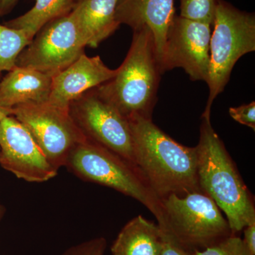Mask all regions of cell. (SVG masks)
<instances>
[{
	"label": "cell",
	"mask_w": 255,
	"mask_h": 255,
	"mask_svg": "<svg viewBox=\"0 0 255 255\" xmlns=\"http://www.w3.org/2000/svg\"><path fill=\"white\" fill-rule=\"evenodd\" d=\"M5 212V209L4 206L1 205V204H0V221H1V218L3 217V216H4Z\"/></svg>",
	"instance_id": "cell-26"
},
{
	"label": "cell",
	"mask_w": 255,
	"mask_h": 255,
	"mask_svg": "<svg viewBox=\"0 0 255 255\" xmlns=\"http://www.w3.org/2000/svg\"><path fill=\"white\" fill-rule=\"evenodd\" d=\"M6 114L14 117L27 129L58 171L65 166L74 147L86 139L74 123L68 109L48 102L18 106Z\"/></svg>",
	"instance_id": "cell-7"
},
{
	"label": "cell",
	"mask_w": 255,
	"mask_h": 255,
	"mask_svg": "<svg viewBox=\"0 0 255 255\" xmlns=\"http://www.w3.org/2000/svg\"><path fill=\"white\" fill-rule=\"evenodd\" d=\"M118 0H78L71 14L85 47L97 48L118 29Z\"/></svg>",
	"instance_id": "cell-15"
},
{
	"label": "cell",
	"mask_w": 255,
	"mask_h": 255,
	"mask_svg": "<svg viewBox=\"0 0 255 255\" xmlns=\"http://www.w3.org/2000/svg\"><path fill=\"white\" fill-rule=\"evenodd\" d=\"M135 164L159 199L199 191L196 147L181 145L159 128L151 118L128 119Z\"/></svg>",
	"instance_id": "cell-1"
},
{
	"label": "cell",
	"mask_w": 255,
	"mask_h": 255,
	"mask_svg": "<svg viewBox=\"0 0 255 255\" xmlns=\"http://www.w3.org/2000/svg\"><path fill=\"white\" fill-rule=\"evenodd\" d=\"M78 0H35L24 14L4 23L8 27L23 30L32 40L46 23L70 14Z\"/></svg>",
	"instance_id": "cell-17"
},
{
	"label": "cell",
	"mask_w": 255,
	"mask_h": 255,
	"mask_svg": "<svg viewBox=\"0 0 255 255\" xmlns=\"http://www.w3.org/2000/svg\"><path fill=\"white\" fill-rule=\"evenodd\" d=\"M244 238L243 241L245 246L252 254L255 255V223L250 225L243 229Z\"/></svg>",
	"instance_id": "cell-24"
},
{
	"label": "cell",
	"mask_w": 255,
	"mask_h": 255,
	"mask_svg": "<svg viewBox=\"0 0 255 255\" xmlns=\"http://www.w3.org/2000/svg\"><path fill=\"white\" fill-rule=\"evenodd\" d=\"M213 26L206 82L209 96L202 115L205 118H211L215 99L224 90L238 60L255 50L254 13L241 11L227 1L220 0Z\"/></svg>",
	"instance_id": "cell-5"
},
{
	"label": "cell",
	"mask_w": 255,
	"mask_h": 255,
	"mask_svg": "<svg viewBox=\"0 0 255 255\" xmlns=\"http://www.w3.org/2000/svg\"><path fill=\"white\" fill-rule=\"evenodd\" d=\"M19 0H0V16L9 13Z\"/></svg>",
	"instance_id": "cell-25"
},
{
	"label": "cell",
	"mask_w": 255,
	"mask_h": 255,
	"mask_svg": "<svg viewBox=\"0 0 255 255\" xmlns=\"http://www.w3.org/2000/svg\"><path fill=\"white\" fill-rule=\"evenodd\" d=\"M164 233L157 223L136 216L122 228L112 247L113 255H160Z\"/></svg>",
	"instance_id": "cell-16"
},
{
	"label": "cell",
	"mask_w": 255,
	"mask_h": 255,
	"mask_svg": "<svg viewBox=\"0 0 255 255\" xmlns=\"http://www.w3.org/2000/svg\"><path fill=\"white\" fill-rule=\"evenodd\" d=\"M0 165L28 182H48L58 174L27 129L5 114L0 119Z\"/></svg>",
	"instance_id": "cell-11"
},
{
	"label": "cell",
	"mask_w": 255,
	"mask_h": 255,
	"mask_svg": "<svg viewBox=\"0 0 255 255\" xmlns=\"http://www.w3.org/2000/svg\"><path fill=\"white\" fill-rule=\"evenodd\" d=\"M160 255H193V253L179 246L170 236L164 233L163 248Z\"/></svg>",
	"instance_id": "cell-23"
},
{
	"label": "cell",
	"mask_w": 255,
	"mask_h": 255,
	"mask_svg": "<svg viewBox=\"0 0 255 255\" xmlns=\"http://www.w3.org/2000/svg\"><path fill=\"white\" fill-rule=\"evenodd\" d=\"M65 167L82 180L112 188L141 203L164 231L165 216L162 200L138 169L127 159L86 138L70 152Z\"/></svg>",
	"instance_id": "cell-4"
},
{
	"label": "cell",
	"mask_w": 255,
	"mask_h": 255,
	"mask_svg": "<svg viewBox=\"0 0 255 255\" xmlns=\"http://www.w3.org/2000/svg\"><path fill=\"white\" fill-rule=\"evenodd\" d=\"M229 114L238 123L247 126L255 130V102H252L248 105L231 107Z\"/></svg>",
	"instance_id": "cell-22"
},
{
	"label": "cell",
	"mask_w": 255,
	"mask_h": 255,
	"mask_svg": "<svg viewBox=\"0 0 255 255\" xmlns=\"http://www.w3.org/2000/svg\"><path fill=\"white\" fill-rule=\"evenodd\" d=\"M68 112L86 138L104 146L135 166L128 120L104 100L96 88L70 102Z\"/></svg>",
	"instance_id": "cell-8"
},
{
	"label": "cell",
	"mask_w": 255,
	"mask_h": 255,
	"mask_svg": "<svg viewBox=\"0 0 255 255\" xmlns=\"http://www.w3.org/2000/svg\"><path fill=\"white\" fill-rule=\"evenodd\" d=\"M211 25L174 16L166 37L160 65L162 73L182 68L194 81L209 75Z\"/></svg>",
	"instance_id": "cell-10"
},
{
	"label": "cell",
	"mask_w": 255,
	"mask_h": 255,
	"mask_svg": "<svg viewBox=\"0 0 255 255\" xmlns=\"http://www.w3.org/2000/svg\"><path fill=\"white\" fill-rule=\"evenodd\" d=\"M85 46L71 12L46 23L16 60V66L56 75L81 55Z\"/></svg>",
	"instance_id": "cell-9"
},
{
	"label": "cell",
	"mask_w": 255,
	"mask_h": 255,
	"mask_svg": "<svg viewBox=\"0 0 255 255\" xmlns=\"http://www.w3.org/2000/svg\"><path fill=\"white\" fill-rule=\"evenodd\" d=\"M116 74L117 69L107 67L100 55L89 57L85 53L53 77L48 102L68 109L70 102L109 81Z\"/></svg>",
	"instance_id": "cell-12"
},
{
	"label": "cell",
	"mask_w": 255,
	"mask_h": 255,
	"mask_svg": "<svg viewBox=\"0 0 255 255\" xmlns=\"http://www.w3.org/2000/svg\"><path fill=\"white\" fill-rule=\"evenodd\" d=\"M4 114L2 112H1V110H0V119H1V115Z\"/></svg>",
	"instance_id": "cell-27"
},
{
	"label": "cell",
	"mask_w": 255,
	"mask_h": 255,
	"mask_svg": "<svg viewBox=\"0 0 255 255\" xmlns=\"http://www.w3.org/2000/svg\"><path fill=\"white\" fill-rule=\"evenodd\" d=\"M201 118L200 137L196 146L199 188L224 212L231 233L236 235L255 223L254 201L213 128L211 118Z\"/></svg>",
	"instance_id": "cell-2"
},
{
	"label": "cell",
	"mask_w": 255,
	"mask_h": 255,
	"mask_svg": "<svg viewBox=\"0 0 255 255\" xmlns=\"http://www.w3.org/2000/svg\"><path fill=\"white\" fill-rule=\"evenodd\" d=\"M162 74L153 35L145 26L133 31L131 45L115 76L96 90L127 119L151 118Z\"/></svg>",
	"instance_id": "cell-3"
},
{
	"label": "cell",
	"mask_w": 255,
	"mask_h": 255,
	"mask_svg": "<svg viewBox=\"0 0 255 255\" xmlns=\"http://www.w3.org/2000/svg\"><path fill=\"white\" fill-rule=\"evenodd\" d=\"M31 40L23 30L0 24V77L16 66V60Z\"/></svg>",
	"instance_id": "cell-18"
},
{
	"label": "cell",
	"mask_w": 255,
	"mask_h": 255,
	"mask_svg": "<svg viewBox=\"0 0 255 255\" xmlns=\"http://www.w3.org/2000/svg\"><path fill=\"white\" fill-rule=\"evenodd\" d=\"M174 12V0H118L115 16L120 24L130 26L132 31L145 26L150 30L160 63Z\"/></svg>",
	"instance_id": "cell-13"
},
{
	"label": "cell",
	"mask_w": 255,
	"mask_h": 255,
	"mask_svg": "<svg viewBox=\"0 0 255 255\" xmlns=\"http://www.w3.org/2000/svg\"><path fill=\"white\" fill-rule=\"evenodd\" d=\"M107 247L105 238H97L71 247L62 255H104Z\"/></svg>",
	"instance_id": "cell-21"
},
{
	"label": "cell",
	"mask_w": 255,
	"mask_h": 255,
	"mask_svg": "<svg viewBox=\"0 0 255 255\" xmlns=\"http://www.w3.org/2000/svg\"><path fill=\"white\" fill-rule=\"evenodd\" d=\"M162 203L165 216L163 232L191 253L232 234L219 206L201 191L184 196L171 194Z\"/></svg>",
	"instance_id": "cell-6"
},
{
	"label": "cell",
	"mask_w": 255,
	"mask_h": 255,
	"mask_svg": "<svg viewBox=\"0 0 255 255\" xmlns=\"http://www.w3.org/2000/svg\"><path fill=\"white\" fill-rule=\"evenodd\" d=\"M220 0H181L182 17L213 26Z\"/></svg>",
	"instance_id": "cell-19"
},
{
	"label": "cell",
	"mask_w": 255,
	"mask_h": 255,
	"mask_svg": "<svg viewBox=\"0 0 255 255\" xmlns=\"http://www.w3.org/2000/svg\"><path fill=\"white\" fill-rule=\"evenodd\" d=\"M193 255H254L248 251L243 239L231 234L212 246L201 251L194 252Z\"/></svg>",
	"instance_id": "cell-20"
},
{
	"label": "cell",
	"mask_w": 255,
	"mask_h": 255,
	"mask_svg": "<svg viewBox=\"0 0 255 255\" xmlns=\"http://www.w3.org/2000/svg\"><path fill=\"white\" fill-rule=\"evenodd\" d=\"M53 75L16 66L0 82V110L6 114L18 106L48 102Z\"/></svg>",
	"instance_id": "cell-14"
}]
</instances>
